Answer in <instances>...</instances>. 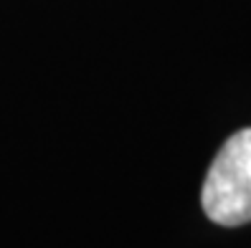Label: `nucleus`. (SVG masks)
<instances>
[{
	"mask_svg": "<svg viewBox=\"0 0 251 248\" xmlns=\"http://www.w3.org/2000/svg\"><path fill=\"white\" fill-rule=\"evenodd\" d=\"M201 205L216 225L251 223V127L231 135L218 150L205 175Z\"/></svg>",
	"mask_w": 251,
	"mask_h": 248,
	"instance_id": "nucleus-1",
	"label": "nucleus"
}]
</instances>
